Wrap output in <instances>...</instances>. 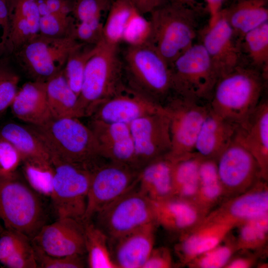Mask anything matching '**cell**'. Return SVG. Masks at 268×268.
<instances>
[{
    "label": "cell",
    "mask_w": 268,
    "mask_h": 268,
    "mask_svg": "<svg viewBox=\"0 0 268 268\" xmlns=\"http://www.w3.org/2000/svg\"><path fill=\"white\" fill-rule=\"evenodd\" d=\"M267 81L259 70L241 64L218 78L207 104L215 113L238 126L263 99Z\"/></svg>",
    "instance_id": "6da1fadb"
},
{
    "label": "cell",
    "mask_w": 268,
    "mask_h": 268,
    "mask_svg": "<svg viewBox=\"0 0 268 268\" xmlns=\"http://www.w3.org/2000/svg\"><path fill=\"white\" fill-rule=\"evenodd\" d=\"M43 143L52 161L91 168L104 159L92 131L78 118H52L40 125H27Z\"/></svg>",
    "instance_id": "7a4b0ae2"
},
{
    "label": "cell",
    "mask_w": 268,
    "mask_h": 268,
    "mask_svg": "<svg viewBox=\"0 0 268 268\" xmlns=\"http://www.w3.org/2000/svg\"><path fill=\"white\" fill-rule=\"evenodd\" d=\"M121 58L126 89L163 107L172 94L171 74L154 47L126 46Z\"/></svg>",
    "instance_id": "3957f363"
},
{
    "label": "cell",
    "mask_w": 268,
    "mask_h": 268,
    "mask_svg": "<svg viewBox=\"0 0 268 268\" xmlns=\"http://www.w3.org/2000/svg\"><path fill=\"white\" fill-rule=\"evenodd\" d=\"M43 197L20 178L17 173L0 179V220L5 229L21 233L31 240L47 223Z\"/></svg>",
    "instance_id": "277c9868"
},
{
    "label": "cell",
    "mask_w": 268,
    "mask_h": 268,
    "mask_svg": "<svg viewBox=\"0 0 268 268\" xmlns=\"http://www.w3.org/2000/svg\"><path fill=\"white\" fill-rule=\"evenodd\" d=\"M149 14L150 43L170 66L194 44L200 14L187 7L166 2Z\"/></svg>",
    "instance_id": "5b68a950"
},
{
    "label": "cell",
    "mask_w": 268,
    "mask_h": 268,
    "mask_svg": "<svg viewBox=\"0 0 268 268\" xmlns=\"http://www.w3.org/2000/svg\"><path fill=\"white\" fill-rule=\"evenodd\" d=\"M126 89L119 47L102 39L85 67L78 100L85 117L102 101Z\"/></svg>",
    "instance_id": "8992f818"
},
{
    "label": "cell",
    "mask_w": 268,
    "mask_h": 268,
    "mask_svg": "<svg viewBox=\"0 0 268 268\" xmlns=\"http://www.w3.org/2000/svg\"><path fill=\"white\" fill-rule=\"evenodd\" d=\"M170 68L172 94L207 103L218 76L201 42L177 58Z\"/></svg>",
    "instance_id": "52a82bcc"
},
{
    "label": "cell",
    "mask_w": 268,
    "mask_h": 268,
    "mask_svg": "<svg viewBox=\"0 0 268 268\" xmlns=\"http://www.w3.org/2000/svg\"><path fill=\"white\" fill-rule=\"evenodd\" d=\"M81 43L73 36L54 38L39 34L14 54L33 80L47 82L64 69L70 52Z\"/></svg>",
    "instance_id": "ba28073f"
},
{
    "label": "cell",
    "mask_w": 268,
    "mask_h": 268,
    "mask_svg": "<svg viewBox=\"0 0 268 268\" xmlns=\"http://www.w3.org/2000/svg\"><path fill=\"white\" fill-rule=\"evenodd\" d=\"M55 173L51 207L56 219L68 217L82 220L85 214L91 169L87 166L52 161Z\"/></svg>",
    "instance_id": "9c48e42d"
},
{
    "label": "cell",
    "mask_w": 268,
    "mask_h": 268,
    "mask_svg": "<svg viewBox=\"0 0 268 268\" xmlns=\"http://www.w3.org/2000/svg\"><path fill=\"white\" fill-rule=\"evenodd\" d=\"M90 169V183L82 220H91L97 212L136 187L140 171L104 159Z\"/></svg>",
    "instance_id": "30bf717a"
},
{
    "label": "cell",
    "mask_w": 268,
    "mask_h": 268,
    "mask_svg": "<svg viewBox=\"0 0 268 268\" xmlns=\"http://www.w3.org/2000/svg\"><path fill=\"white\" fill-rule=\"evenodd\" d=\"M94 217L93 222L109 240L155 222L152 201L140 191L137 186L97 212Z\"/></svg>",
    "instance_id": "8fae6325"
},
{
    "label": "cell",
    "mask_w": 268,
    "mask_h": 268,
    "mask_svg": "<svg viewBox=\"0 0 268 268\" xmlns=\"http://www.w3.org/2000/svg\"><path fill=\"white\" fill-rule=\"evenodd\" d=\"M163 107L169 118L171 138V148L166 157L174 161L191 155L209 111L208 104L172 94Z\"/></svg>",
    "instance_id": "7c38bea8"
},
{
    "label": "cell",
    "mask_w": 268,
    "mask_h": 268,
    "mask_svg": "<svg viewBox=\"0 0 268 268\" xmlns=\"http://www.w3.org/2000/svg\"><path fill=\"white\" fill-rule=\"evenodd\" d=\"M215 160L224 197L240 195L263 179L254 157L234 138Z\"/></svg>",
    "instance_id": "4fadbf2b"
},
{
    "label": "cell",
    "mask_w": 268,
    "mask_h": 268,
    "mask_svg": "<svg viewBox=\"0 0 268 268\" xmlns=\"http://www.w3.org/2000/svg\"><path fill=\"white\" fill-rule=\"evenodd\" d=\"M129 126L134 147L135 167L137 170L169 154L171 148L170 121L164 108L139 118Z\"/></svg>",
    "instance_id": "5bb4252c"
},
{
    "label": "cell",
    "mask_w": 268,
    "mask_h": 268,
    "mask_svg": "<svg viewBox=\"0 0 268 268\" xmlns=\"http://www.w3.org/2000/svg\"><path fill=\"white\" fill-rule=\"evenodd\" d=\"M33 246L52 256L86 255L82 220L65 217L44 225L32 239Z\"/></svg>",
    "instance_id": "9a60e30c"
},
{
    "label": "cell",
    "mask_w": 268,
    "mask_h": 268,
    "mask_svg": "<svg viewBox=\"0 0 268 268\" xmlns=\"http://www.w3.org/2000/svg\"><path fill=\"white\" fill-rule=\"evenodd\" d=\"M206 50L218 78L236 67L247 63L240 43L232 29L220 13L216 22L201 33V42Z\"/></svg>",
    "instance_id": "2e32d148"
},
{
    "label": "cell",
    "mask_w": 268,
    "mask_h": 268,
    "mask_svg": "<svg viewBox=\"0 0 268 268\" xmlns=\"http://www.w3.org/2000/svg\"><path fill=\"white\" fill-rule=\"evenodd\" d=\"M238 225L234 221L210 212L198 225L182 233L175 246L181 262L187 265L197 256L220 244Z\"/></svg>",
    "instance_id": "e0dca14e"
},
{
    "label": "cell",
    "mask_w": 268,
    "mask_h": 268,
    "mask_svg": "<svg viewBox=\"0 0 268 268\" xmlns=\"http://www.w3.org/2000/svg\"><path fill=\"white\" fill-rule=\"evenodd\" d=\"M88 126L96 138L102 158L136 169L134 147L129 125L90 119Z\"/></svg>",
    "instance_id": "ac0fdd59"
},
{
    "label": "cell",
    "mask_w": 268,
    "mask_h": 268,
    "mask_svg": "<svg viewBox=\"0 0 268 268\" xmlns=\"http://www.w3.org/2000/svg\"><path fill=\"white\" fill-rule=\"evenodd\" d=\"M163 109V107L126 89L99 103L89 118L105 123L130 125L139 118Z\"/></svg>",
    "instance_id": "d6986e66"
},
{
    "label": "cell",
    "mask_w": 268,
    "mask_h": 268,
    "mask_svg": "<svg viewBox=\"0 0 268 268\" xmlns=\"http://www.w3.org/2000/svg\"><path fill=\"white\" fill-rule=\"evenodd\" d=\"M234 138L254 157L263 179L268 178V102L262 99L256 109L238 126Z\"/></svg>",
    "instance_id": "ffe728a7"
},
{
    "label": "cell",
    "mask_w": 268,
    "mask_h": 268,
    "mask_svg": "<svg viewBox=\"0 0 268 268\" xmlns=\"http://www.w3.org/2000/svg\"><path fill=\"white\" fill-rule=\"evenodd\" d=\"M156 225L151 222L117 239L108 240L117 268H143L154 248Z\"/></svg>",
    "instance_id": "44dd1931"
},
{
    "label": "cell",
    "mask_w": 268,
    "mask_h": 268,
    "mask_svg": "<svg viewBox=\"0 0 268 268\" xmlns=\"http://www.w3.org/2000/svg\"><path fill=\"white\" fill-rule=\"evenodd\" d=\"M152 202L157 225L173 232L187 231L206 216L194 202L175 196Z\"/></svg>",
    "instance_id": "7402d4cb"
},
{
    "label": "cell",
    "mask_w": 268,
    "mask_h": 268,
    "mask_svg": "<svg viewBox=\"0 0 268 268\" xmlns=\"http://www.w3.org/2000/svg\"><path fill=\"white\" fill-rule=\"evenodd\" d=\"M212 212L225 219L236 221L239 225L268 214L267 181L260 180L249 190L229 198Z\"/></svg>",
    "instance_id": "603a6c76"
},
{
    "label": "cell",
    "mask_w": 268,
    "mask_h": 268,
    "mask_svg": "<svg viewBox=\"0 0 268 268\" xmlns=\"http://www.w3.org/2000/svg\"><path fill=\"white\" fill-rule=\"evenodd\" d=\"M237 127L209 108L198 134L194 152L202 158L216 160L234 139Z\"/></svg>",
    "instance_id": "cb8c5ba5"
},
{
    "label": "cell",
    "mask_w": 268,
    "mask_h": 268,
    "mask_svg": "<svg viewBox=\"0 0 268 268\" xmlns=\"http://www.w3.org/2000/svg\"><path fill=\"white\" fill-rule=\"evenodd\" d=\"M12 114L28 125H42L52 118L47 103L46 82L32 81L18 90L10 106Z\"/></svg>",
    "instance_id": "d4e9b609"
},
{
    "label": "cell",
    "mask_w": 268,
    "mask_h": 268,
    "mask_svg": "<svg viewBox=\"0 0 268 268\" xmlns=\"http://www.w3.org/2000/svg\"><path fill=\"white\" fill-rule=\"evenodd\" d=\"M38 0H12L9 54L14 53L39 34Z\"/></svg>",
    "instance_id": "484cf974"
},
{
    "label": "cell",
    "mask_w": 268,
    "mask_h": 268,
    "mask_svg": "<svg viewBox=\"0 0 268 268\" xmlns=\"http://www.w3.org/2000/svg\"><path fill=\"white\" fill-rule=\"evenodd\" d=\"M220 13L240 42L246 33L268 21V0H232Z\"/></svg>",
    "instance_id": "4316f807"
},
{
    "label": "cell",
    "mask_w": 268,
    "mask_h": 268,
    "mask_svg": "<svg viewBox=\"0 0 268 268\" xmlns=\"http://www.w3.org/2000/svg\"><path fill=\"white\" fill-rule=\"evenodd\" d=\"M137 186L153 201L174 197L171 161L164 157L145 166L139 171Z\"/></svg>",
    "instance_id": "83f0119b"
},
{
    "label": "cell",
    "mask_w": 268,
    "mask_h": 268,
    "mask_svg": "<svg viewBox=\"0 0 268 268\" xmlns=\"http://www.w3.org/2000/svg\"><path fill=\"white\" fill-rule=\"evenodd\" d=\"M46 95L52 118L85 117L78 96L68 84L63 69L46 82Z\"/></svg>",
    "instance_id": "f1b7e54d"
},
{
    "label": "cell",
    "mask_w": 268,
    "mask_h": 268,
    "mask_svg": "<svg viewBox=\"0 0 268 268\" xmlns=\"http://www.w3.org/2000/svg\"><path fill=\"white\" fill-rule=\"evenodd\" d=\"M0 263L9 268H37L31 240L4 228L0 234Z\"/></svg>",
    "instance_id": "f546056e"
},
{
    "label": "cell",
    "mask_w": 268,
    "mask_h": 268,
    "mask_svg": "<svg viewBox=\"0 0 268 268\" xmlns=\"http://www.w3.org/2000/svg\"><path fill=\"white\" fill-rule=\"evenodd\" d=\"M199 187L193 202L206 215L223 196L216 160L201 158L199 168Z\"/></svg>",
    "instance_id": "4dcf8cb0"
},
{
    "label": "cell",
    "mask_w": 268,
    "mask_h": 268,
    "mask_svg": "<svg viewBox=\"0 0 268 268\" xmlns=\"http://www.w3.org/2000/svg\"><path fill=\"white\" fill-rule=\"evenodd\" d=\"M0 138L10 143L24 158H40L52 160L47 149L27 125L9 123L0 129Z\"/></svg>",
    "instance_id": "1f68e13d"
},
{
    "label": "cell",
    "mask_w": 268,
    "mask_h": 268,
    "mask_svg": "<svg viewBox=\"0 0 268 268\" xmlns=\"http://www.w3.org/2000/svg\"><path fill=\"white\" fill-rule=\"evenodd\" d=\"M201 157L195 152L171 161L174 196L193 202L199 187V168Z\"/></svg>",
    "instance_id": "d6a6232c"
},
{
    "label": "cell",
    "mask_w": 268,
    "mask_h": 268,
    "mask_svg": "<svg viewBox=\"0 0 268 268\" xmlns=\"http://www.w3.org/2000/svg\"><path fill=\"white\" fill-rule=\"evenodd\" d=\"M246 63L268 77V21L246 33L240 41Z\"/></svg>",
    "instance_id": "836d02e7"
},
{
    "label": "cell",
    "mask_w": 268,
    "mask_h": 268,
    "mask_svg": "<svg viewBox=\"0 0 268 268\" xmlns=\"http://www.w3.org/2000/svg\"><path fill=\"white\" fill-rule=\"evenodd\" d=\"M82 221L87 266L90 268H117L111 256L108 237L92 220Z\"/></svg>",
    "instance_id": "e575fe53"
},
{
    "label": "cell",
    "mask_w": 268,
    "mask_h": 268,
    "mask_svg": "<svg viewBox=\"0 0 268 268\" xmlns=\"http://www.w3.org/2000/svg\"><path fill=\"white\" fill-rule=\"evenodd\" d=\"M20 167L28 185L44 198H50L55 173L52 161L40 158H24Z\"/></svg>",
    "instance_id": "d590c367"
},
{
    "label": "cell",
    "mask_w": 268,
    "mask_h": 268,
    "mask_svg": "<svg viewBox=\"0 0 268 268\" xmlns=\"http://www.w3.org/2000/svg\"><path fill=\"white\" fill-rule=\"evenodd\" d=\"M136 8L132 0L112 1L103 26V39L106 43L119 46L126 25Z\"/></svg>",
    "instance_id": "8d00e7d4"
},
{
    "label": "cell",
    "mask_w": 268,
    "mask_h": 268,
    "mask_svg": "<svg viewBox=\"0 0 268 268\" xmlns=\"http://www.w3.org/2000/svg\"><path fill=\"white\" fill-rule=\"evenodd\" d=\"M97 45L81 43L69 54L63 69L68 84L78 96L87 64L96 51Z\"/></svg>",
    "instance_id": "74e56055"
},
{
    "label": "cell",
    "mask_w": 268,
    "mask_h": 268,
    "mask_svg": "<svg viewBox=\"0 0 268 268\" xmlns=\"http://www.w3.org/2000/svg\"><path fill=\"white\" fill-rule=\"evenodd\" d=\"M236 239L238 250H255L264 246L268 240V214L243 222Z\"/></svg>",
    "instance_id": "f35d334b"
},
{
    "label": "cell",
    "mask_w": 268,
    "mask_h": 268,
    "mask_svg": "<svg viewBox=\"0 0 268 268\" xmlns=\"http://www.w3.org/2000/svg\"><path fill=\"white\" fill-rule=\"evenodd\" d=\"M223 241L212 249L197 256L187 265L193 268H224L238 249L236 239L226 241H226L223 243Z\"/></svg>",
    "instance_id": "ab89813d"
},
{
    "label": "cell",
    "mask_w": 268,
    "mask_h": 268,
    "mask_svg": "<svg viewBox=\"0 0 268 268\" xmlns=\"http://www.w3.org/2000/svg\"><path fill=\"white\" fill-rule=\"evenodd\" d=\"M137 8L132 15L124 30L122 43L126 46L136 47L150 43L152 26Z\"/></svg>",
    "instance_id": "60d3db41"
},
{
    "label": "cell",
    "mask_w": 268,
    "mask_h": 268,
    "mask_svg": "<svg viewBox=\"0 0 268 268\" xmlns=\"http://www.w3.org/2000/svg\"><path fill=\"white\" fill-rule=\"evenodd\" d=\"M75 23L71 14L48 13L41 16L39 34L54 38L73 36Z\"/></svg>",
    "instance_id": "b9f144b4"
},
{
    "label": "cell",
    "mask_w": 268,
    "mask_h": 268,
    "mask_svg": "<svg viewBox=\"0 0 268 268\" xmlns=\"http://www.w3.org/2000/svg\"><path fill=\"white\" fill-rule=\"evenodd\" d=\"M33 247L38 268H83L87 266L86 255L52 256Z\"/></svg>",
    "instance_id": "7bdbcfd3"
},
{
    "label": "cell",
    "mask_w": 268,
    "mask_h": 268,
    "mask_svg": "<svg viewBox=\"0 0 268 268\" xmlns=\"http://www.w3.org/2000/svg\"><path fill=\"white\" fill-rule=\"evenodd\" d=\"M111 2L106 0H74L71 1V14L77 22L101 19Z\"/></svg>",
    "instance_id": "ee69618b"
},
{
    "label": "cell",
    "mask_w": 268,
    "mask_h": 268,
    "mask_svg": "<svg viewBox=\"0 0 268 268\" xmlns=\"http://www.w3.org/2000/svg\"><path fill=\"white\" fill-rule=\"evenodd\" d=\"M103 23L101 19L77 22L73 35L78 42L88 45H96L103 39Z\"/></svg>",
    "instance_id": "f6af8a7d"
},
{
    "label": "cell",
    "mask_w": 268,
    "mask_h": 268,
    "mask_svg": "<svg viewBox=\"0 0 268 268\" xmlns=\"http://www.w3.org/2000/svg\"><path fill=\"white\" fill-rule=\"evenodd\" d=\"M22 160L20 154L10 143L0 138V179L17 173Z\"/></svg>",
    "instance_id": "bcb514c9"
},
{
    "label": "cell",
    "mask_w": 268,
    "mask_h": 268,
    "mask_svg": "<svg viewBox=\"0 0 268 268\" xmlns=\"http://www.w3.org/2000/svg\"><path fill=\"white\" fill-rule=\"evenodd\" d=\"M12 0H0V57L9 54Z\"/></svg>",
    "instance_id": "7dc6e473"
},
{
    "label": "cell",
    "mask_w": 268,
    "mask_h": 268,
    "mask_svg": "<svg viewBox=\"0 0 268 268\" xmlns=\"http://www.w3.org/2000/svg\"><path fill=\"white\" fill-rule=\"evenodd\" d=\"M19 79L16 74L0 80V115L11 106L18 90Z\"/></svg>",
    "instance_id": "c3c4849f"
},
{
    "label": "cell",
    "mask_w": 268,
    "mask_h": 268,
    "mask_svg": "<svg viewBox=\"0 0 268 268\" xmlns=\"http://www.w3.org/2000/svg\"><path fill=\"white\" fill-rule=\"evenodd\" d=\"M172 266V258L169 250L163 247H154L143 268H169Z\"/></svg>",
    "instance_id": "681fc988"
},
{
    "label": "cell",
    "mask_w": 268,
    "mask_h": 268,
    "mask_svg": "<svg viewBox=\"0 0 268 268\" xmlns=\"http://www.w3.org/2000/svg\"><path fill=\"white\" fill-rule=\"evenodd\" d=\"M41 16L50 13L71 14V2L68 0H38Z\"/></svg>",
    "instance_id": "f907efd6"
},
{
    "label": "cell",
    "mask_w": 268,
    "mask_h": 268,
    "mask_svg": "<svg viewBox=\"0 0 268 268\" xmlns=\"http://www.w3.org/2000/svg\"><path fill=\"white\" fill-rule=\"evenodd\" d=\"M206 9L209 14L208 26L213 25L218 18L224 3L227 0H204Z\"/></svg>",
    "instance_id": "816d5d0a"
},
{
    "label": "cell",
    "mask_w": 268,
    "mask_h": 268,
    "mask_svg": "<svg viewBox=\"0 0 268 268\" xmlns=\"http://www.w3.org/2000/svg\"><path fill=\"white\" fill-rule=\"evenodd\" d=\"M138 10L143 14H150L166 2V0H132Z\"/></svg>",
    "instance_id": "f5cc1de1"
},
{
    "label": "cell",
    "mask_w": 268,
    "mask_h": 268,
    "mask_svg": "<svg viewBox=\"0 0 268 268\" xmlns=\"http://www.w3.org/2000/svg\"><path fill=\"white\" fill-rule=\"evenodd\" d=\"M255 263L254 258L238 257L230 260L224 268H249Z\"/></svg>",
    "instance_id": "db71d44e"
},
{
    "label": "cell",
    "mask_w": 268,
    "mask_h": 268,
    "mask_svg": "<svg viewBox=\"0 0 268 268\" xmlns=\"http://www.w3.org/2000/svg\"><path fill=\"white\" fill-rule=\"evenodd\" d=\"M166 2L183 5L190 8L199 13L202 14L206 9L198 0H166ZM207 10V9H206Z\"/></svg>",
    "instance_id": "11a10c76"
},
{
    "label": "cell",
    "mask_w": 268,
    "mask_h": 268,
    "mask_svg": "<svg viewBox=\"0 0 268 268\" xmlns=\"http://www.w3.org/2000/svg\"><path fill=\"white\" fill-rule=\"evenodd\" d=\"M16 74L6 65L0 62V80L11 77Z\"/></svg>",
    "instance_id": "9f6ffc18"
},
{
    "label": "cell",
    "mask_w": 268,
    "mask_h": 268,
    "mask_svg": "<svg viewBox=\"0 0 268 268\" xmlns=\"http://www.w3.org/2000/svg\"><path fill=\"white\" fill-rule=\"evenodd\" d=\"M4 228L2 226L1 224L0 223V234L2 232V231L4 230Z\"/></svg>",
    "instance_id": "6f0895ef"
},
{
    "label": "cell",
    "mask_w": 268,
    "mask_h": 268,
    "mask_svg": "<svg viewBox=\"0 0 268 268\" xmlns=\"http://www.w3.org/2000/svg\"><path fill=\"white\" fill-rule=\"evenodd\" d=\"M107 1H110V2H112V0H106Z\"/></svg>",
    "instance_id": "680465c9"
}]
</instances>
